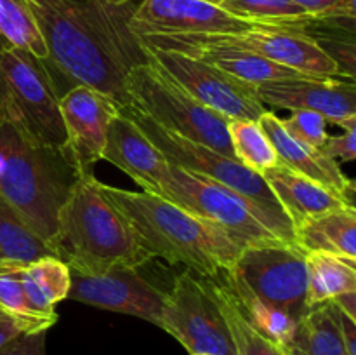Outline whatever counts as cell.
<instances>
[{"label":"cell","mask_w":356,"mask_h":355,"mask_svg":"<svg viewBox=\"0 0 356 355\" xmlns=\"http://www.w3.org/2000/svg\"><path fill=\"white\" fill-rule=\"evenodd\" d=\"M51 326L42 322H33V320L21 319V317L10 315V313L0 312V347L13 341L14 338L21 336L24 333H40V331H49Z\"/></svg>","instance_id":"obj_33"},{"label":"cell","mask_w":356,"mask_h":355,"mask_svg":"<svg viewBox=\"0 0 356 355\" xmlns=\"http://www.w3.org/2000/svg\"><path fill=\"white\" fill-rule=\"evenodd\" d=\"M0 312H2V310H0Z\"/></svg>","instance_id":"obj_42"},{"label":"cell","mask_w":356,"mask_h":355,"mask_svg":"<svg viewBox=\"0 0 356 355\" xmlns=\"http://www.w3.org/2000/svg\"><path fill=\"white\" fill-rule=\"evenodd\" d=\"M228 134L235 159L254 173L263 174L280 164L273 145L257 120H229Z\"/></svg>","instance_id":"obj_27"},{"label":"cell","mask_w":356,"mask_h":355,"mask_svg":"<svg viewBox=\"0 0 356 355\" xmlns=\"http://www.w3.org/2000/svg\"><path fill=\"white\" fill-rule=\"evenodd\" d=\"M0 35L47 65V49L24 0H0Z\"/></svg>","instance_id":"obj_28"},{"label":"cell","mask_w":356,"mask_h":355,"mask_svg":"<svg viewBox=\"0 0 356 355\" xmlns=\"http://www.w3.org/2000/svg\"><path fill=\"white\" fill-rule=\"evenodd\" d=\"M257 26L205 0H141L129 16L136 37L243 33Z\"/></svg>","instance_id":"obj_12"},{"label":"cell","mask_w":356,"mask_h":355,"mask_svg":"<svg viewBox=\"0 0 356 355\" xmlns=\"http://www.w3.org/2000/svg\"><path fill=\"white\" fill-rule=\"evenodd\" d=\"M287 355H348L339 327V308L325 301L309 308L296 322L294 334L285 345Z\"/></svg>","instance_id":"obj_21"},{"label":"cell","mask_w":356,"mask_h":355,"mask_svg":"<svg viewBox=\"0 0 356 355\" xmlns=\"http://www.w3.org/2000/svg\"><path fill=\"white\" fill-rule=\"evenodd\" d=\"M261 176L264 178L271 194L275 195L278 204L289 216L292 228L312 216L353 205V200L346 198L344 195L322 187L316 181L309 180L282 164L264 171Z\"/></svg>","instance_id":"obj_19"},{"label":"cell","mask_w":356,"mask_h":355,"mask_svg":"<svg viewBox=\"0 0 356 355\" xmlns=\"http://www.w3.org/2000/svg\"><path fill=\"white\" fill-rule=\"evenodd\" d=\"M79 176L68 153L35 145L0 113V197L51 247L58 212Z\"/></svg>","instance_id":"obj_4"},{"label":"cell","mask_w":356,"mask_h":355,"mask_svg":"<svg viewBox=\"0 0 356 355\" xmlns=\"http://www.w3.org/2000/svg\"><path fill=\"white\" fill-rule=\"evenodd\" d=\"M222 274L232 287L250 292L294 320L309 310L306 254L294 244L247 247Z\"/></svg>","instance_id":"obj_9"},{"label":"cell","mask_w":356,"mask_h":355,"mask_svg":"<svg viewBox=\"0 0 356 355\" xmlns=\"http://www.w3.org/2000/svg\"><path fill=\"white\" fill-rule=\"evenodd\" d=\"M141 45L145 63L228 120H257L268 110L257 94V86L191 56Z\"/></svg>","instance_id":"obj_10"},{"label":"cell","mask_w":356,"mask_h":355,"mask_svg":"<svg viewBox=\"0 0 356 355\" xmlns=\"http://www.w3.org/2000/svg\"><path fill=\"white\" fill-rule=\"evenodd\" d=\"M9 47H10L9 42H7L6 38H3L2 35H0V52H3V51H6V49H9Z\"/></svg>","instance_id":"obj_38"},{"label":"cell","mask_w":356,"mask_h":355,"mask_svg":"<svg viewBox=\"0 0 356 355\" xmlns=\"http://www.w3.org/2000/svg\"><path fill=\"white\" fill-rule=\"evenodd\" d=\"M316 21H355V0H292Z\"/></svg>","instance_id":"obj_32"},{"label":"cell","mask_w":356,"mask_h":355,"mask_svg":"<svg viewBox=\"0 0 356 355\" xmlns=\"http://www.w3.org/2000/svg\"><path fill=\"white\" fill-rule=\"evenodd\" d=\"M339 327L348 355H356V320L350 319L339 310Z\"/></svg>","instance_id":"obj_36"},{"label":"cell","mask_w":356,"mask_h":355,"mask_svg":"<svg viewBox=\"0 0 356 355\" xmlns=\"http://www.w3.org/2000/svg\"><path fill=\"white\" fill-rule=\"evenodd\" d=\"M45 334L47 331L21 334L0 347V355H45Z\"/></svg>","instance_id":"obj_35"},{"label":"cell","mask_w":356,"mask_h":355,"mask_svg":"<svg viewBox=\"0 0 356 355\" xmlns=\"http://www.w3.org/2000/svg\"><path fill=\"white\" fill-rule=\"evenodd\" d=\"M229 287H232V285H229ZM232 289L236 294V298H238L240 308H242L243 315H245V319L252 324V327H256L261 334L270 338L271 341H275V343L280 345V347H285V345L291 341L298 320H294L291 315L282 312V310L273 308V306H270L268 303L261 301L259 298L252 296L250 292L243 291V289Z\"/></svg>","instance_id":"obj_29"},{"label":"cell","mask_w":356,"mask_h":355,"mask_svg":"<svg viewBox=\"0 0 356 355\" xmlns=\"http://www.w3.org/2000/svg\"><path fill=\"white\" fill-rule=\"evenodd\" d=\"M308 308L356 291V260L330 253H306Z\"/></svg>","instance_id":"obj_23"},{"label":"cell","mask_w":356,"mask_h":355,"mask_svg":"<svg viewBox=\"0 0 356 355\" xmlns=\"http://www.w3.org/2000/svg\"><path fill=\"white\" fill-rule=\"evenodd\" d=\"M219 40L236 49L254 52L277 65L306 77H341L336 61L318 42L301 28H278L257 24L243 33L218 35ZM343 79V77H341Z\"/></svg>","instance_id":"obj_16"},{"label":"cell","mask_w":356,"mask_h":355,"mask_svg":"<svg viewBox=\"0 0 356 355\" xmlns=\"http://www.w3.org/2000/svg\"><path fill=\"white\" fill-rule=\"evenodd\" d=\"M285 131L298 141L313 148H322L327 136V118L313 110H292L291 117L282 118Z\"/></svg>","instance_id":"obj_31"},{"label":"cell","mask_w":356,"mask_h":355,"mask_svg":"<svg viewBox=\"0 0 356 355\" xmlns=\"http://www.w3.org/2000/svg\"><path fill=\"white\" fill-rule=\"evenodd\" d=\"M257 122L266 132L282 166L289 167V169L316 181L322 187L330 188V190L353 200L355 183L343 173L336 160L327 157L320 148H313V146H308L292 138L285 131L282 118L271 110L264 111L257 118Z\"/></svg>","instance_id":"obj_18"},{"label":"cell","mask_w":356,"mask_h":355,"mask_svg":"<svg viewBox=\"0 0 356 355\" xmlns=\"http://www.w3.org/2000/svg\"><path fill=\"white\" fill-rule=\"evenodd\" d=\"M23 263H0V310L52 327L58 322V315H38L28 305L23 287Z\"/></svg>","instance_id":"obj_30"},{"label":"cell","mask_w":356,"mask_h":355,"mask_svg":"<svg viewBox=\"0 0 356 355\" xmlns=\"http://www.w3.org/2000/svg\"><path fill=\"white\" fill-rule=\"evenodd\" d=\"M320 150L336 162H353L356 159V129H343V134L327 136Z\"/></svg>","instance_id":"obj_34"},{"label":"cell","mask_w":356,"mask_h":355,"mask_svg":"<svg viewBox=\"0 0 356 355\" xmlns=\"http://www.w3.org/2000/svg\"><path fill=\"white\" fill-rule=\"evenodd\" d=\"M104 2H110V3H127V2H132V0H104Z\"/></svg>","instance_id":"obj_39"},{"label":"cell","mask_w":356,"mask_h":355,"mask_svg":"<svg viewBox=\"0 0 356 355\" xmlns=\"http://www.w3.org/2000/svg\"><path fill=\"white\" fill-rule=\"evenodd\" d=\"M0 113L30 141L66 153L59 94L47 66L24 49L0 52Z\"/></svg>","instance_id":"obj_6"},{"label":"cell","mask_w":356,"mask_h":355,"mask_svg":"<svg viewBox=\"0 0 356 355\" xmlns=\"http://www.w3.org/2000/svg\"><path fill=\"white\" fill-rule=\"evenodd\" d=\"M160 327L190 355H236L226 320L212 296L207 277L184 271L165 292Z\"/></svg>","instance_id":"obj_11"},{"label":"cell","mask_w":356,"mask_h":355,"mask_svg":"<svg viewBox=\"0 0 356 355\" xmlns=\"http://www.w3.org/2000/svg\"><path fill=\"white\" fill-rule=\"evenodd\" d=\"M52 249L70 270L82 275L138 268L153 260L94 174H82L70 188L58 212Z\"/></svg>","instance_id":"obj_3"},{"label":"cell","mask_w":356,"mask_h":355,"mask_svg":"<svg viewBox=\"0 0 356 355\" xmlns=\"http://www.w3.org/2000/svg\"><path fill=\"white\" fill-rule=\"evenodd\" d=\"M219 7L240 19L278 28L308 30L316 19L292 0H221Z\"/></svg>","instance_id":"obj_26"},{"label":"cell","mask_w":356,"mask_h":355,"mask_svg":"<svg viewBox=\"0 0 356 355\" xmlns=\"http://www.w3.org/2000/svg\"><path fill=\"white\" fill-rule=\"evenodd\" d=\"M205 2H212V3H218L219 6V3H221V0H205Z\"/></svg>","instance_id":"obj_40"},{"label":"cell","mask_w":356,"mask_h":355,"mask_svg":"<svg viewBox=\"0 0 356 355\" xmlns=\"http://www.w3.org/2000/svg\"><path fill=\"white\" fill-rule=\"evenodd\" d=\"M47 49L52 82L66 89L89 86L120 108L129 104L127 72L145 63L139 38L129 28L131 2L104 0H24Z\"/></svg>","instance_id":"obj_1"},{"label":"cell","mask_w":356,"mask_h":355,"mask_svg":"<svg viewBox=\"0 0 356 355\" xmlns=\"http://www.w3.org/2000/svg\"><path fill=\"white\" fill-rule=\"evenodd\" d=\"M103 191L153 260L162 258L200 277H214L228 271L243 251L221 230L159 195L104 183Z\"/></svg>","instance_id":"obj_2"},{"label":"cell","mask_w":356,"mask_h":355,"mask_svg":"<svg viewBox=\"0 0 356 355\" xmlns=\"http://www.w3.org/2000/svg\"><path fill=\"white\" fill-rule=\"evenodd\" d=\"M44 256H56L51 244L0 197V263L28 265Z\"/></svg>","instance_id":"obj_25"},{"label":"cell","mask_w":356,"mask_h":355,"mask_svg":"<svg viewBox=\"0 0 356 355\" xmlns=\"http://www.w3.org/2000/svg\"><path fill=\"white\" fill-rule=\"evenodd\" d=\"M59 111L66 131V153L80 176L92 174L103 157L110 122L120 113V106L92 87L73 86L59 96Z\"/></svg>","instance_id":"obj_14"},{"label":"cell","mask_w":356,"mask_h":355,"mask_svg":"<svg viewBox=\"0 0 356 355\" xmlns=\"http://www.w3.org/2000/svg\"><path fill=\"white\" fill-rule=\"evenodd\" d=\"M120 111L138 124V127L162 152V155L165 157L170 166L181 167V169L190 171L198 176L209 178V180L242 195L268 219L270 226L282 240L296 246L294 228H292L291 219L285 214V211L278 204V200L271 194L270 187L259 173H254L252 169L245 167L236 159L222 155V153L216 152L209 146L165 131L132 104L120 108Z\"/></svg>","instance_id":"obj_5"},{"label":"cell","mask_w":356,"mask_h":355,"mask_svg":"<svg viewBox=\"0 0 356 355\" xmlns=\"http://www.w3.org/2000/svg\"><path fill=\"white\" fill-rule=\"evenodd\" d=\"M193 355H214V354H193Z\"/></svg>","instance_id":"obj_41"},{"label":"cell","mask_w":356,"mask_h":355,"mask_svg":"<svg viewBox=\"0 0 356 355\" xmlns=\"http://www.w3.org/2000/svg\"><path fill=\"white\" fill-rule=\"evenodd\" d=\"M160 197L221 230L240 249L287 244L247 198L181 167H169Z\"/></svg>","instance_id":"obj_8"},{"label":"cell","mask_w":356,"mask_h":355,"mask_svg":"<svg viewBox=\"0 0 356 355\" xmlns=\"http://www.w3.org/2000/svg\"><path fill=\"white\" fill-rule=\"evenodd\" d=\"M264 106L275 110H313L327 122L343 129H356L355 80L341 77H294L257 86Z\"/></svg>","instance_id":"obj_15"},{"label":"cell","mask_w":356,"mask_h":355,"mask_svg":"<svg viewBox=\"0 0 356 355\" xmlns=\"http://www.w3.org/2000/svg\"><path fill=\"white\" fill-rule=\"evenodd\" d=\"M344 315H348L350 319L356 320V291L344 292V294L337 296V298L330 299Z\"/></svg>","instance_id":"obj_37"},{"label":"cell","mask_w":356,"mask_h":355,"mask_svg":"<svg viewBox=\"0 0 356 355\" xmlns=\"http://www.w3.org/2000/svg\"><path fill=\"white\" fill-rule=\"evenodd\" d=\"M212 296L226 320L236 355H287L284 347L277 345L261 334L252 324L245 319L236 294L226 281H218V277H207Z\"/></svg>","instance_id":"obj_24"},{"label":"cell","mask_w":356,"mask_h":355,"mask_svg":"<svg viewBox=\"0 0 356 355\" xmlns=\"http://www.w3.org/2000/svg\"><path fill=\"white\" fill-rule=\"evenodd\" d=\"M66 299L138 317L160 327L165 291L139 275L138 268H117L101 275L72 271V285Z\"/></svg>","instance_id":"obj_13"},{"label":"cell","mask_w":356,"mask_h":355,"mask_svg":"<svg viewBox=\"0 0 356 355\" xmlns=\"http://www.w3.org/2000/svg\"><path fill=\"white\" fill-rule=\"evenodd\" d=\"M294 242L302 253H330L356 260V209H343L312 216L294 226Z\"/></svg>","instance_id":"obj_20"},{"label":"cell","mask_w":356,"mask_h":355,"mask_svg":"<svg viewBox=\"0 0 356 355\" xmlns=\"http://www.w3.org/2000/svg\"><path fill=\"white\" fill-rule=\"evenodd\" d=\"M125 89L129 104L160 127L235 159L228 134V118L198 103L148 63L129 70Z\"/></svg>","instance_id":"obj_7"},{"label":"cell","mask_w":356,"mask_h":355,"mask_svg":"<svg viewBox=\"0 0 356 355\" xmlns=\"http://www.w3.org/2000/svg\"><path fill=\"white\" fill-rule=\"evenodd\" d=\"M101 160H106L129 174L143 191L159 197L162 195L170 164L138 124L122 111L110 122Z\"/></svg>","instance_id":"obj_17"},{"label":"cell","mask_w":356,"mask_h":355,"mask_svg":"<svg viewBox=\"0 0 356 355\" xmlns=\"http://www.w3.org/2000/svg\"><path fill=\"white\" fill-rule=\"evenodd\" d=\"M72 270L56 256H44L23 267V287L30 308L38 315H58L56 305L66 299Z\"/></svg>","instance_id":"obj_22"}]
</instances>
